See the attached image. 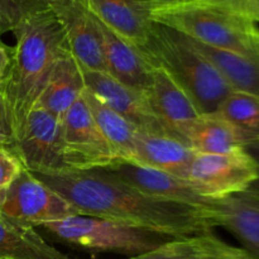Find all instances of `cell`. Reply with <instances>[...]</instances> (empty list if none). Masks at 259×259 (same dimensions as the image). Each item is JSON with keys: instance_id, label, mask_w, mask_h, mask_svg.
<instances>
[{"instance_id": "obj_1", "label": "cell", "mask_w": 259, "mask_h": 259, "mask_svg": "<svg viewBox=\"0 0 259 259\" xmlns=\"http://www.w3.org/2000/svg\"><path fill=\"white\" fill-rule=\"evenodd\" d=\"M67 200L78 215L143 228L171 238L211 233L217 211L149 196L104 169L33 174Z\"/></svg>"}, {"instance_id": "obj_2", "label": "cell", "mask_w": 259, "mask_h": 259, "mask_svg": "<svg viewBox=\"0 0 259 259\" xmlns=\"http://www.w3.org/2000/svg\"><path fill=\"white\" fill-rule=\"evenodd\" d=\"M13 33L15 46L10 51L0 93L15 143L56 62L70 50L62 25L50 5L28 14Z\"/></svg>"}, {"instance_id": "obj_3", "label": "cell", "mask_w": 259, "mask_h": 259, "mask_svg": "<svg viewBox=\"0 0 259 259\" xmlns=\"http://www.w3.org/2000/svg\"><path fill=\"white\" fill-rule=\"evenodd\" d=\"M151 19L196 42L248 57H259V24L247 15L211 0H153Z\"/></svg>"}, {"instance_id": "obj_4", "label": "cell", "mask_w": 259, "mask_h": 259, "mask_svg": "<svg viewBox=\"0 0 259 259\" xmlns=\"http://www.w3.org/2000/svg\"><path fill=\"white\" fill-rule=\"evenodd\" d=\"M149 62L161 66L187 94L200 114L217 113L233 93L217 68L195 48L189 37L166 25L152 24L142 48Z\"/></svg>"}, {"instance_id": "obj_5", "label": "cell", "mask_w": 259, "mask_h": 259, "mask_svg": "<svg viewBox=\"0 0 259 259\" xmlns=\"http://www.w3.org/2000/svg\"><path fill=\"white\" fill-rule=\"evenodd\" d=\"M42 228L57 240L72 247L95 252L120 253L129 257L151 252L176 239L143 228L85 215L66 218Z\"/></svg>"}, {"instance_id": "obj_6", "label": "cell", "mask_w": 259, "mask_h": 259, "mask_svg": "<svg viewBox=\"0 0 259 259\" xmlns=\"http://www.w3.org/2000/svg\"><path fill=\"white\" fill-rule=\"evenodd\" d=\"M78 215L60 194L23 167L5 190L0 217L24 228H42L50 223Z\"/></svg>"}, {"instance_id": "obj_7", "label": "cell", "mask_w": 259, "mask_h": 259, "mask_svg": "<svg viewBox=\"0 0 259 259\" xmlns=\"http://www.w3.org/2000/svg\"><path fill=\"white\" fill-rule=\"evenodd\" d=\"M258 179V166L248 152L228 154H197L187 181L206 199L222 200L252 187Z\"/></svg>"}, {"instance_id": "obj_8", "label": "cell", "mask_w": 259, "mask_h": 259, "mask_svg": "<svg viewBox=\"0 0 259 259\" xmlns=\"http://www.w3.org/2000/svg\"><path fill=\"white\" fill-rule=\"evenodd\" d=\"M63 162L68 171L100 169L118 162L82 96L62 119Z\"/></svg>"}, {"instance_id": "obj_9", "label": "cell", "mask_w": 259, "mask_h": 259, "mask_svg": "<svg viewBox=\"0 0 259 259\" xmlns=\"http://www.w3.org/2000/svg\"><path fill=\"white\" fill-rule=\"evenodd\" d=\"M13 152L32 174L66 171L62 120L43 109L34 108L15 141Z\"/></svg>"}, {"instance_id": "obj_10", "label": "cell", "mask_w": 259, "mask_h": 259, "mask_svg": "<svg viewBox=\"0 0 259 259\" xmlns=\"http://www.w3.org/2000/svg\"><path fill=\"white\" fill-rule=\"evenodd\" d=\"M50 8L60 20L68 50L81 68L106 72L101 35L86 0H51Z\"/></svg>"}, {"instance_id": "obj_11", "label": "cell", "mask_w": 259, "mask_h": 259, "mask_svg": "<svg viewBox=\"0 0 259 259\" xmlns=\"http://www.w3.org/2000/svg\"><path fill=\"white\" fill-rule=\"evenodd\" d=\"M82 75L89 91L134 124L142 133L169 137L154 114L147 91L124 85L105 71L82 70Z\"/></svg>"}, {"instance_id": "obj_12", "label": "cell", "mask_w": 259, "mask_h": 259, "mask_svg": "<svg viewBox=\"0 0 259 259\" xmlns=\"http://www.w3.org/2000/svg\"><path fill=\"white\" fill-rule=\"evenodd\" d=\"M100 169L149 196L217 211L218 200L206 199L200 195L185 179L131 161H119Z\"/></svg>"}, {"instance_id": "obj_13", "label": "cell", "mask_w": 259, "mask_h": 259, "mask_svg": "<svg viewBox=\"0 0 259 259\" xmlns=\"http://www.w3.org/2000/svg\"><path fill=\"white\" fill-rule=\"evenodd\" d=\"M147 93L154 114L169 137L189 146L190 132L201 115L191 99L161 66H154Z\"/></svg>"}, {"instance_id": "obj_14", "label": "cell", "mask_w": 259, "mask_h": 259, "mask_svg": "<svg viewBox=\"0 0 259 259\" xmlns=\"http://www.w3.org/2000/svg\"><path fill=\"white\" fill-rule=\"evenodd\" d=\"M95 19L101 35L106 72L124 85L148 91L154 66L138 47L116 34L96 15Z\"/></svg>"}, {"instance_id": "obj_15", "label": "cell", "mask_w": 259, "mask_h": 259, "mask_svg": "<svg viewBox=\"0 0 259 259\" xmlns=\"http://www.w3.org/2000/svg\"><path fill=\"white\" fill-rule=\"evenodd\" d=\"M153 0H86L91 12L116 34L136 47L147 43L153 22Z\"/></svg>"}, {"instance_id": "obj_16", "label": "cell", "mask_w": 259, "mask_h": 259, "mask_svg": "<svg viewBox=\"0 0 259 259\" xmlns=\"http://www.w3.org/2000/svg\"><path fill=\"white\" fill-rule=\"evenodd\" d=\"M218 227L229 230L253 257L259 259V194L247 190L218 200Z\"/></svg>"}, {"instance_id": "obj_17", "label": "cell", "mask_w": 259, "mask_h": 259, "mask_svg": "<svg viewBox=\"0 0 259 259\" xmlns=\"http://www.w3.org/2000/svg\"><path fill=\"white\" fill-rule=\"evenodd\" d=\"M82 68L71 52L56 62L34 108L43 109L62 120L85 91Z\"/></svg>"}, {"instance_id": "obj_18", "label": "cell", "mask_w": 259, "mask_h": 259, "mask_svg": "<svg viewBox=\"0 0 259 259\" xmlns=\"http://www.w3.org/2000/svg\"><path fill=\"white\" fill-rule=\"evenodd\" d=\"M196 152L179 139L139 132L133 162L187 180Z\"/></svg>"}, {"instance_id": "obj_19", "label": "cell", "mask_w": 259, "mask_h": 259, "mask_svg": "<svg viewBox=\"0 0 259 259\" xmlns=\"http://www.w3.org/2000/svg\"><path fill=\"white\" fill-rule=\"evenodd\" d=\"M82 99L101 134L113 148L118 162H133L136 156L137 137L141 131L88 89L83 91Z\"/></svg>"}, {"instance_id": "obj_20", "label": "cell", "mask_w": 259, "mask_h": 259, "mask_svg": "<svg viewBox=\"0 0 259 259\" xmlns=\"http://www.w3.org/2000/svg\"><path fill=\"white\" fill-rule=\"evenodd\" d=\"M191 39V38H190ZM195 48L217 68L233 91L259 98V57H248L191 39Z\"/></svg>"}, {"instance_id": "obj_21", "label": "cell", "mask_w": 259, "mask_h": 259, "mask_svg": "<svg viewBox=\"0 0 259 259\" xmlns=\"http://www.w3.org/2000/svg\"><path fill=\"white\" fill-rule=\"evenodd\" d=\"M189 146L197 154H228L244 151L242 134L218 113L201 114L189 136Z\"/></svg>"}, {"instance_id": "obj_22", "label": "cell", "mask_w": 259, "mask_h": 259, "mask_svg": "<svg viewBox=\"0 0 259 259\" xmlns=\"http://www.w3.org/2000/svg\"><path fill=\"white\" fill-rule=\"evenodd\" d=\"M0 259H71L42 238L33 228H24L0 217Z\"/></svg>"}, {"instance_id": "obj_23", "label": "cell", "mask_w": 259, "mask_h": 259, "mask_svg": "<svg viewBox=\"0 0 259 259\" xmlns=\"http://www.w3.org/2000/svg\"><path fill=\"white\" fill-rule=\"evenodd\" d=\"M243 136L245 143L259 137V98L233 91L217 111Z\"/></svg>"}, {"instance_id": "obj_24", "label": "cell", "mask_w": 259, "mask_h": 259, "mask_svg": "<svg viewBox=\"0 0 259 259\" xmlns=\"http://www.w3.org/2000/svg\"><path fill=\"white\" fill-rule=\"evenodd\" d=\"M205 237L206 234L172 239L151 252L126 259H201Z\"/></svg>"}, {"instance_id": "obj_25", "label": "cell", "mask_w": 259, "mask_h": 259, "mask_svg": "<svg viewBox=\"0 0 259 259\" xmlns=\"http://www.w3.org/2000/svg\"><path fill=\"white\" fill-rule=\"evenodd\" d=\"M48 5L47 0H0V33L13 32L28 14Z\"/></svg>"}, {"instance_id": "obj_26", "label": "cell", "mask_w": 259, "mask_h": 259, "mask_svg": "<svg viewBox=\"0 0 259 259\" xmlns=\"http://www.w3.org/2000/svg\"><path fill=\"white\" fill-rule=\"evenodd\" d=\"M201 259H257L243 248L233 247L223 242L212 233L205 237V247Z\"/></svg>"}, {"instance_id": "obj_27", "label": "cell", "mask_w": 259, "mask_h": 259, "mask_svg": "<svg viewBox=\"0 0 259 259\" xmlns=\"http://www.w3.org/2000/svg\"><path fill=\"white\" fill-rule=\"evenodd\" d=\"M23 169V164L13 151L0 147V190H7Z\"/></svg>"}, {"instance_id": "obj_28", "label": "cell", "mask_w": 259, "mask_h": 259, "mask_svg": "<svg viewBox=\"0 0 259 259\" xmlns=\"http://www.w3.org/2000/svg\"><path fill=\"white\" fill-rule=\"evenodd\" d=\"M0 147L8 148L10 151H13V147H14V136H13L7 105H5L2 93H0Z\"/></svg>"}, {"instance_id": "obj_29", "label": "cell", "mask_w": 259, "mask_h": 259, "mask_svg": "<svg viewBox=\"0 0 259 259\" xmlns=\"http://www.w3.org/2000/svg\"><path fill=\"white\" fill-rule=\"evenodd\" d=\"M211 2L218 3V4H222V5H224V7L230 8V9L235 10V12L242 13V14L247 15L248 18H250L252 20H254V18H253L252 12H250L249 5H248L247 0H211ZM254 22H255V20H254ZM255 23H257V22H255ZM257 24H258V23H257Z\"/></svg>"}, {"instance_id": "obj_30", "label": "cell", "mask_w": 259, "mask_h": 259, "mask_svg": "<svg viewBox=\"0 0 259 259\" xmlns=\"http://www.w3.org/2000/svg\"><path fill=\"white\" fill-rule=\"evenodd\" d=\"M244 151L248 152V153L253 157V159H254L255 163H257L258 166V179L257 181L252 185V187H250L249 190L258 192L259 194V137L258 138L248 141L244 146Z\"/></svg>"}, {"instance_id": "obj_31", "label": "cell", "mask_w": 259, "mask_h": 259, "mask_svg": "<svg viewBox=\"0 0 259 259\" xmlns=\"http://www.w3.org/2000/svg\"><path fill=\"white\" fill-rule=\"evenodd\" d=\"M10 60V52L8 51V48L0 42V85H2L3 77L5 75V71H7L8 65H9Z\"/></svg>"}, {"instance_id": "obj_32", "label": "cell", "mask_w": 259, "mask_h": 259, "mask_svg": "<svg viewBox=\"0 0 259 259\" xmlns=\"http://www.w3.org/2000/svg\"><path fill=\"white\" fill-rule=\"evenodd\" d=\"M248 5H249V9L252 12L253 18H254L255 22L259 24V0H247Z\"/></svg>"}, {"instance_id": "obj_33", "label": "cell", "mask_w": 259, "mask_h": 259, "mask_svg": "<svg viewBox=\"0 0 259 259\" xmlns=\"http://www.w3.org/2000/svg\"><path fill=\"white\" fill-rule=\"evenodd\" d=\"M5 199V190H0V211H2V206L3 202H4Z\"/></svg>"}, {"instance_id": "obj_34", "label": "cell", "mask_w": 259, "mask_h": 259, "mask_svg": "<svg viewBox=\"0 0 259 259\" xmlns=\"http://www.w3.org/2000/svg\"><path fill=\"white\" fill-rule=\"evenodd\" d=\"M157 2H163V3H176V2H189V0H157Z\"/></svg>"}, {"instance_id": "obj_35", "label": "cell", "mask_w": 259, "mask_h": 259, "mask_svg": "<svg viewBox=\"0 0 259 259\" xmlns=\"http://www.w3.org/2000/svg\"><path fill=\"white\" fill-rule=\"evenodd\" d=\"M258 55H259V47H258Z\"/></svg>"}, {"instance_id": "obj_36", "label": "cell", "mask_w": 259, "mask_h": 259, "mask_svg": "<svg viewBox=\"0 0 259 259\" xmlns=\"http://www.w3.org/2000/svg\"><path fill=\"white\" fill-rule=\"evenodd\" d=\"M47 2H51V0H47Z\"/></svg>"}]
</instances>
